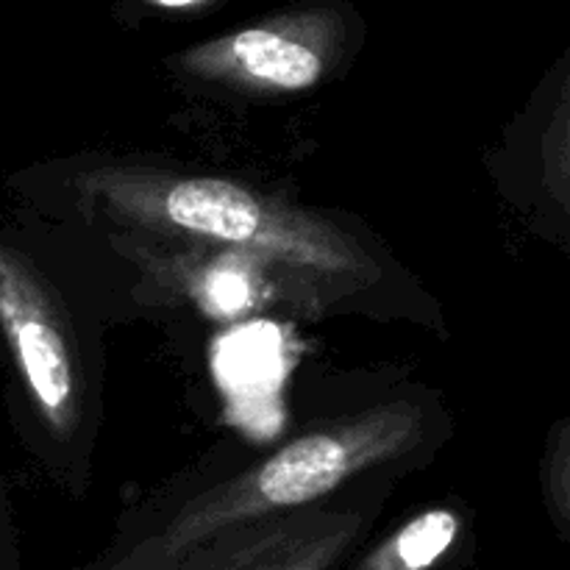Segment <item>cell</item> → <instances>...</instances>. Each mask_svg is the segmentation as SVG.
I'll list each match as a JSON object with an SVG mask.
<instances>
[{"mask_svg":"<svg viewBox=\"0 0 570 570\" xmlns=\"http://www.w3.org/2000/svg\"><path fill=\"white\" fill-rule=\"evenodd\" d=\"M421 434V410L410 401L373 406L337 426L304 434L254 471L189 501L165 534L150 543V554L139 560L150 566L176 562L228 529L271 512L312 504L354 473L410 451Z\"/></svg>","mask_w":570,"mask_h":570,"instance_id":"obj_1","label":"cell"},{"mask_svg":"<svg viewBox=\"0 0 570 570\" xmlns=\"http://www.w3.org/2000/svg\"><path fill=\"white\" fill-rule=\"evenodd\" d=\"M106 193L131 217L181 237L254 250L321 276H376L373 262L343 232L282 204H271L226 178H170L150 187L120 178V184L106 187Z\"/></svg>","mask_w":570,"mask_h":570,"instance_id":"obj_2","label":"cell"},{"mask_svg":"<svg viewBox=\"0 0 570 570\" xmlns=\"http://www.w3.org/2000/svg\"><path fill=\"white\" fill-rule=\"evenodd\" d=\"M351 11L340 3H306L254 26L206 39L178 56V70L198 81L262 95H295L317 87L348 48Z\"/></svg>","mask_w":570,"mask_h":570,"instance_id":"obj_3","label":"cell"},{"mask_svg":"<svg viewBox=\"0 0 570 570\" xmlns=\"http://www.w3.org/2000/svg\"><path fill=\"white\" fill-rule=\"evenodd\" d=\"M0 328L53 434L76 426L78 371L65 321L31 262L0 245Z\"/></svg>","mask_w":570,"mask_h":570,"instance_id":"obj_4","label":"cell"},{"mask_svg":"<svg viewBox=\"0 0 570 570\" xmlns=\"http://www.w3.org/2000/svg\"><path fill=\"white\" fill-rule=\"evenodd\" d=\"M462 523L445 507L421 512L410 523L399 529L390 540H384L362 570H432L449 554L460 534Z\"/></svg>","mask_w":570,"mask_h":570,"instance_id":"obj_5","label":"cell"},{"mask_svg":"<svg viewBox=\"0 0 570 570\" xmlns=\"http://www.w3.org/2000/svg\"><path fill=\"white\" fill-rule=\"evenodd\" d=\"M337 543L332 540H317V543L304 546V549L293 551V554L276 557V560L265 562L256 570H326L328 562L334 560Z\"/></svg>","mask_w":570,"mask_h":570,"instance_id":"obj_6","label":"cell"},{"mask_svg":"<svg viewBox=\"0 0 570 570\" xmlns=\"http://www.w3.org/2000/svg\"><path fill=\"white\" fill-rule=\"evenodd\" d=\"M139 3L159 11H189V9H204V6L217 3V0H139Z\"/></svg>","mask_w":570,"mask_h":570,"instance_id":"obj_7","label":"cell"}]
</instances>
